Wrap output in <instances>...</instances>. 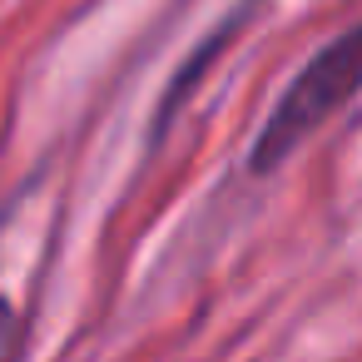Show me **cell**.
<instances>
[{
    "instance_id": "6da1fadb",
    "label": "cell",
    "mask_w": 362,
    "mask_h": 362,
    "mask_svg": "<svg viewBox=\"0 0 362 362\" xmlns=\"http://www.w3.org/2000/svg\"><path fill=\"white\" fill-rule=\"evenodd\" d=\"M357 50H362V35L357 30H342L337 40H327L298 75L293 85L283 90V100L273 105V115L263 119L253 149H248V174L268 179L273 169H283L337 110H347V100L357 95Z\"/></svg>"
},
{
    "instance_id": "7a4b0ae2",
    "label": "cell",
    "mask_w": 362,
    "mask_h": 362,
    "mask_svg": "<svg viewBox=\"0 0 362 362\" xmlns=\"http://www.w3.org/2000/svg\"><path fill=\"white\" fill-rule=\"evenodd\" d=\"M21 357H25V317L0 293V362H21Z\"/></svg>"
}]
</instances>
